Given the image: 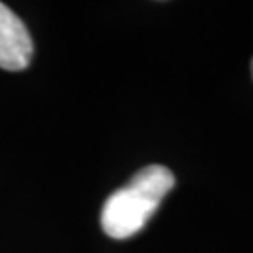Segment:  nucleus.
<instances>
[{"mask_svg": "<svg viewBox=\"0 0 253 253\" xmlns=\"http://www.w3.org/2000/svg\"><path fill=\"white\" fill-rule=\"evenodd\" d=\"M172 186L174 176L163 165H148L137 171L126 186L113 191L103 203L101 227L105 235L117 240L137 235Z\"/></svg>", "mask_w": 253, "mask_h": 253, "instance_id": "f257e3e1", "label": "nucleus"}, {"mask_svg": "<svg viewBox=\"0 0 253 253\" xmlns=\"http://www.w3.org/2000/svg\"><path fill=\"white\" fill-rule=\"evenodd\" d=\"M252 75H253V60H252Z\"/></svg>", "mask_w": 253, "mask_h": 253, "instance_id": "7ed1b4c3", "label": "nucleus"}, {"mask_svg": "<svg viewBox=\"0 0 253 253\" xmlns=\"http://www.w3.org/2000/svg\"><path fill=\"white\" fill-rule=\"evenodd\" d=\"M34 53L32 38L19 15L0 2V68L8 72L25 70Z\"/></svg>", "mask_w": 253, "mask_h": 253, "instance_id": "f03ea898", "label": "nucleus"}]
</instances>
